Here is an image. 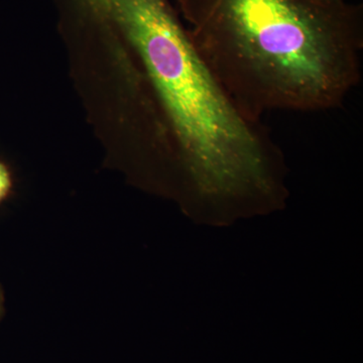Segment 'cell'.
<instances>
[{
	"instance_id": "cell-2",
	"label": "cell",
	"mask_w": 363,
	"mask_h": 363,
	"mask_svg": "<svg viewBox=\"0 0 363 363\" xmlns=\"http://www.w3.org/2000/svg\"><path fill=\"white\" fill-rule=\"evenodd\" d=\"M11 188V178L9 169L0 162V202L6 197Z\"/></svg>"
},
{
	"instance_id": "cell-1",
	"label": "cell",
	"mask_w": 363,
	"mask_h": 363,
	"mask_svg": "<svg viewBox=\"0 0 363 363\" xmlns=\"http://www.w3.org/2000/svg\"><path fill=\"white\" fill-rule=\"evenodd\" d=\"M191 42L248 118L342 106L362 80L363 7L346 0H178Z\"/></svg>"
}]
</instances>
